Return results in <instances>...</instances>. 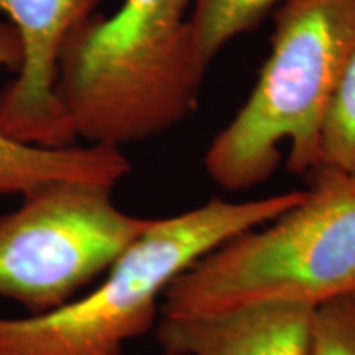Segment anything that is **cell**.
I'll use <instances>...</instances> for the list:
<instances>
[{"label":"cell","instance_id":"1","mask_svg":"<svg viewBox=\"0 0 355 355\" xmlns=\"http://www.w3.org/2000/svg\"><path fill=\"white\" fill-rule=\"evenodd\" d=\"M193 0H123L66 40L56 96L78 140L121 148L162 135L198 107L206 69Z\"/></svg>","mask_w":355,"mask_h":355},{"label":"cell","instance_id":"2","mask_svg":"<svg viewBox=\"0 0 355 355\" xmlns=\"http://www.w3.org/2000/svg\"><path fill=\"white\" fill-rule=\"evenodd\" d=\"M355 53V0H282L272 48L250 96L207 146L217 186L247 191L268 181L288 144L286 166H321L322 132Z\"/></svg>","mask_w":355,"mask_h":355},{"label":"cell","instance_id":"3","mask_svg":"<svg viewBox=\"0 0 355 355\" xmlns=\"http://www.w3.org/2000/svg\"><path fill=\"white\" fill-rule=\"evenodd\" d=\"M303 194L241 202L212 198L153 219L86 296L46 313L0 318V355H122L128 340L152 329L173 279L229 239L277 219Z\"/></svg>","mask_w":355,"mask_h":355},{"label":"cell","instance_id":"4","mask_svg":"<svg viewBox=\"0 0 355 355\" xmlns=\"http://www.w3.org/2000/svg\"><path fill=\"white\" fill-rule=\"evenodd\" d=\"M301 201L229 239L171 282L162 316L263 301L319 306L355 290V173L319 166Z\"/></svg>","mask_w":355,"mask_h":355},{"label":"cell","instance_id":"5","mask_svg":"<svg viewBox=\"0 0 355 355\" xmlns=\"http://www.w3.org/2000/svg\"><path fill=\"white\" fill-rule=\"evenodd\" d=\"M152 220L119 209L109 186H42L0 217V296L32 314L60 308L109 270Z\"/></svg>","mask_w":355,"mask_h":355},{"label":"cell","instance_id":"6","mask_svg":"<svg viewBox=\"0 0 355 355\" xmlns=\"http://www.w3.org/2000/svg\"><path fill=\"white\" fill-rule=\"evenodd\" d=\"M101 0H0L15 26L24 61L0 91V133L20 144L61 148L78 144L56 96L60 56L69 35L94 15Z\"/></svg>","mask_w":355,"mask_h":355},{"label":"cell","instance_id":"7","mask_svg":"<svg viewBox=\"0 0 355 355\" xmlns=\"http://www.w3.org/2000/svg\"><path fill=\"white\" fill-rule=\"evenodd\" d=\"M318 306L263 301L196 316H162L163 355H311Z\"/></svg>","mask_w":355,"mask_h":355},{"label":"cell","instance_id":"8","mask_svg":"<svg viewBox=\"0 0 355 355\" xmlns=\"http://www.w3.org/2000/svg\"><path fill=\"white\" fill-rule=\"evenodd\" d=\"M24 50L15 26L0 20V69H20ZM132 171L121 148L74 144L43 148L0 133V196L25 194L56 181H86L114 188Z\"/></svg>","mask_w":355,"mask_h":355},{"label":"cell","instance_id":"9","mask_svg":"<svg viewBox=\"0 0 355 355\" xmlns=\"http://www.w3.org/2000/svg\"><path fill=\"white\" fill-rule=\"evenodd\" d=\"M282 0H193L189 19L207 63L239 35L254 30Z\"/></svg>","mask_w":355,"mask_h":355},{"label":"cell","instance_id":"10","mask_svg":"<svg viewBox=\"0 0 355 355\" xmlns=\"http://www.w3.org/2000/svg\"><path fill=\"white\" fill-rule=\"evenodd\" d=\"M321 166L355 173V53L324 125Z\"/></svg>","mask_w":355,"mask_h":355},{"label":"cell","instance_id":"11","mask_svg":"<svg viewBox=\"0 0 355 355\" xmlns=\"http://www.w3.org/2000/svg\"><path fill=\"white\" fill-rule=\"evenodd\" d=\"M311 355H355V300L340 296L314 313Z\"/></svg>","mask_w":355,"mask_h":355},{"label":"cell","instance_id":"12","mask_svg":"<svg viewBox=\"0 0 355 355\" xmlns=\"http://www.w3.org/2000/svg\"><path fill=\"white\" fill-rule=\"evenodd\" d=\"M350 296H352V298L355 300V290H354V293H352V295H350Z\"/></svg>","mask_w":355,"mask_h":355}]
</instances>
